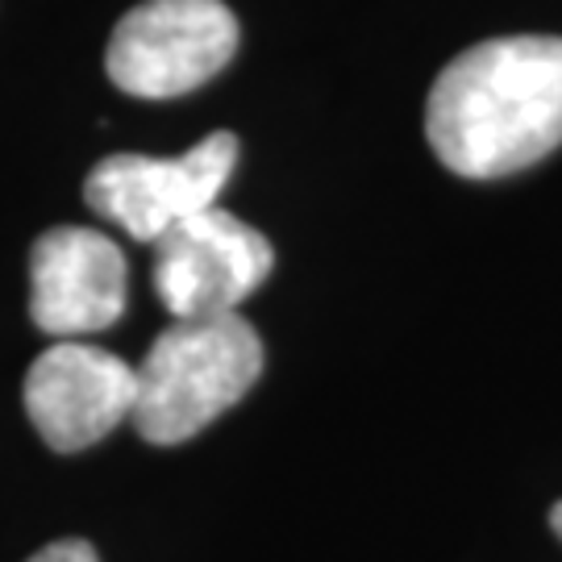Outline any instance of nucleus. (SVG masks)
Masks as SVG:
<instances>
[{
	"label": "nucleus",
	"instance_id": "obj_2",
	"mask_svg": "<svg viewBox=\"0 0 562 562\" xmlns=\"http://www.w3.org/2000/svg\"><path fill=\"white\" fill-rule=\"evenodd\" d=\"M134 371V429L155 446H180L259 383L262 341L238 313L176 322L155 338Z\"/></svg>",
	"mask_w": 562,
	"mask_h": 562
},
{
	"label": "nucleus",
	"instance_id": "obj_9",
	"mask_svg": "<svg viewBox=\"0 0 562 562\" xmlns=\"http://www.w3.org/2000/svg\"><path fill=\"white\" fill-rule=\"evenodd\" d=\"M550 529H554V533L562 538V501L554 504V508H550Z\"/></svg>",
	"mask_w": 562,
	"mask_h": 562
},
{
	"label": "nucleus",
	"instance_id": "obj_7",
	"mask_svg": "<svg viewBox=\"0 0 562 562\" xmlns=\"http://www.w3.org/2000/svg\"><path fill=\"white\" fill-rule=\"evenodd\" d=\"M125 313V255L83 225H55L30 250V317L42 334L80 341Z\"/></svg>",
	"mask_w": 562,
	"mask_h": 562
},
{
	"label": "nucleus",
	"instance_id": "obj_3",
	"mask_svg": "<svg viewBox=\"0 0 562 562\" xmlns=\"http://www.w3.org/2000/svg\"><path fill=\"white\" fill-rule=\"evenodd\" d=\"M238 50V18L222 0H146L117 21L104 71L125 97L171 101L209 83Z\"/></svg>",
	"mask_w": 562,
	"mask_h": 562
},
{
	"label": "nucleus",
	"instance_id": "obj_6",
	"mask_svg": "<svg viewBox=\"0 0 562 562\" xmlns=\"http://www.w3.org/2000/svg\"><path fill=\"white\" fill-rule=\"evenodd\" d=\"M138 371L88 341H55L25 375V413L38 438L59 454L97 446L130 422Z\"/></svg>",
	"mask_w": 562,
	"mask_h": 562
},
{
	"label": "nucleus",
	"instance_id": "obj_1",
	"mask_svg": "<svg viewBox=\"0 0 562 562\" xmlns=\"http://www.w3.org/2000/svg\"><path fill=\"white\" fill-rule=\"evenodd\" d=\"M425 138L462 180L546 159L562 146V38H487L450 59L425 104Z\"/></svg>",
	"mask_w": 562,
	"mask_h": 562
},
{
	"label": "nucleus",
	"instance_id": "obj_4",
	"mask_svg": "<svg viewBox=\"0 0 562 562\" xmlns=\"http://www.w3.org/2000/svg\"><path fill=\"white\" fill-rule=\"evenodd\" d=\"M238 162L234 134H209L192 150L176 159L150 155H109L83 180V201L101 213L104 222L121 225L134 241H155L180 222L213 209L225 180Z\"/></svg>",
	"mask_w": 562,
	"mask_h": 562
},
{
	"label": "nucleus",
	"instance_id": "obj_5",
	"mask_svg": "<svg viewBox=\"0 0 562 562\" xmlns=\"http://www.w3.org/2000/svg\"><path fill=\"white\" fill-rule=\"evenodd\" d=\"M276 267V250L259 229L222 204L180 222L155 241V292L176 322L238 313V304Z\"/></svg>",
	"mask_w": 562,
	"mask_h": 562
},
{
	"label": "nucleus",
	"instance_id": "obj_8",
	"mask_svg": "<svg viewBox=\"0 0 562 562\" xmlns=\"http://www.w3.org/2000/svg\"><path fill=\"white\" fill-rule=\"evenodd\" d=\"M30 562H101L97 559V550L80 538H67V542H50L46 550H38Z\"/></svg>",
	"mask_w": 562,
	"mask_h": 562
}]
</instances>
